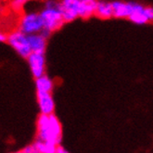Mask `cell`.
<instances>
[{"instance_id": "6da1fadb", "label": "cell", "mask_w": 153, "mask_h": 153, "mask_svg": "<svg viewBox=\"0 0 153 153\" xmlns=\"http://www.w3.org/2000/svg\"><path fill=\"white\" fill-rule=\"evenodd\" d=\"M37 138L59 146L62 140V126L55 114H40L36 122Z\"/></svg>"}, {"instance_id": "7a4b0ae2", "label": "cell", "mask_w": 153, "mask_h": 153, "mask_svg": "<svg viewBox=\"0 0 153 153\" xmlns=\"http://www.w3.org/2000/svg\"><path fill=\"white\" fill-rule=\"evenodd\" d=\"M48 7H45L39 12L42 18V22L44 25V29L48 30L49 32H55L61 28L64 24V20L62 17L61 11L59 10V6Z\"/></svg>"}, {"instance_id": "3957f363", "label": "cell", "mask_w": 153, "mask_h": 153, "mask_svg": "<svg viewBox=\"0 0 153 153\" xmlns=\"http://www.w3.org/2000/svg\"><path fill=\"white\" fill-rule=\"evenodd\" d=\"M7 43L16 51L18 55L23 59H27L32 53L28 34L24 33L19 29L8 34Z\"/></svg>"}, {"instance_id": "277c9868", "label": "cell", "mask_w": 153, "mask_h": 153, "mask_svg": "<svg viewBox=\"0 0 153 153\" xmlns=\"http://www.w3.org/2000/svg\"><path fill=\"white\" fill-rule=\"evenodd\" d=\"M44 29L42 18L38 12H27L20 21L19 30L26 34L40 33Z\"/></svg>"}, {"instance_id": "5b68a950", "label": "cell", "mask_w": 153, "mask_h": 153, "mask_svg": "<svg viewBox=\"0 0 153 153\" xmlns=\"http://www.w3.org/2000/svg\"><path fill=\"white\" fill-rule=\"evenodd\" d=\"M33 76L36 79L45 74L46 71V57L45 53L32 52L26 59Z\"/></svg>"}, {"instance_id": "8992f818", "label": "cell", "mask_w": 153, "mask_h": 153, "mask_svg": "<svg viewBox=\"0 0 153 153\" xmlns=\"http://www.w3.org/2000/svg\"><path fill=\"white\" fill-rule=\"evenodd\" d=\"M59 6L65 22H71L79 17L78 0H61Z\"/></svg>"}, {"instance_id": "52a82bcc", "label": "cell", "mask_w": 153, "mask_h": 153, "mask_svg": "<svg viewBox=\"0 0 153 153\" xmlns=\"http://www.w3.org/2000/svg\"><path fill=\"white\" fill-rule=\"evenodd\" d=\"M37 104L41 114L50 115L55 111V100L51 95L48 92H36Z\"/></svg>"}, {"instance_id": "ba28073f", "label": "cell", "mask_w": 153, "mask_h": 153, "mask_svg": "<svg viewBox=\"0 0 153 153\" xmlns=\"http://www.w3.org/2000/svg\"><path fill=\"white\" fill-rule=\"evenodd\" d=\"M128 20L137 25H144L149 22L147 15L146 7H144L139 3L133 2L132 12L128 18Z\"/></svg>"}, {"instance_id": "9c48e42d", "label": "cell", "mask_w": 153, "mask_h": 153, "mask_svg": "<svg viewBox=\"0 0 153 153\" xmlns=\"http://www.w3.org/2000/svg\"><path fill=\"white\" fill-rule=\"evenodd\" d=\"M113 8V17L118 19H128L132 12L133 2H123L120 0L111 2Z\"/></svg>"}, {"instance_id": "30bf717a", "label": "cell", "mask_w": 153, "mask_h": 153, "mask_svg": "<svg viewBox=\"0 0 153 153\" xmlns=\"http://www.w3.org/2000/svg\"><path fill=\"white\" fill-rule=\"evenodd\" d=\"M98 0H78V13L79 17L89 18L96 13Z\"/></svg>"}, {"instance_id": "8fae6325", "label": "cell", "mask_w": 153, "mask_h": 153, "mask_svg": "<svg viewBox=\"0 0 153 153\" xmlns=\"http://www.w3.org/2000/svg\"><path fill=\"white\" fill-rule=\"evenodd\" d=\"M32 52L45 53L47 48V38L41 33H36L28 35Z\"/></svg>"}, {"instance_id": "7c38bea8", "label": "cell", "mask_w": 153, "mask_h": 153, "mask_svg": "<svg viewBox=\"0 0 153 153\" xmlns=\"http://www.w3.org/2000/svg\"><path fill=\"white\" fill-rule=\"evenodd\" d=\"M95 15L104 20L111 19V17H113V8L111 2L105 1V0H98Z\"/></svg>"}, {"instance_id": "4fadbf2b", "label": "cell", "mask_w": 153, "mask_h": 153, "mask_svg": "<svg viewBox=\"0 0 153 153\" xmlns=\"http://www.w3.org/2000/svg\"><path fill=\"white\" fill-rule=\"evenodd\" d=\"M35 88H36V92H48L51 93L54 86L53 81L50 77L44 74L43 76L35 79Z\"/></svg>"}, {"instance_id": "5bb4252c", "label": "cell", "mask_w": 153, "mask_h": 153, "mask_svg": "<svg viewBox=\"0 0 153 153\" xmlns=\"http://www.w3.org/2000/svg\"><path fill=\"white\" fill-rule=\"evenodd\" d=\"M33 144L35 145V147L37 148L40 153H56L57 148H58L56 144L49 142V141L41 140L38 138H36V140L33 142Z\"/></svg>"}, {"instance_id": "9a60e30c", "label": "cell", "mask_w": 153, "mask_h": 153, "mask_svg": "<svg viewBox=\"0 0 153 153\" xmlns=\"http://www.w3.org/2000/svg\"><path fill=\"white\" fill-rule=\"evenodd\" d=\"M29 1H30V0H12L11 7L15 10H20Z\"/></svg>"}, {"instance_id": "2e32d148", "label": "cell", "mask_w": 153, "mask_h": 153, "mask_svg": "<svg viewBox=\"0 0 153 153\" xmlns=\"http://www.w3.org/2000/svg\"><path fill=\"white\" fill-rule=\"evenodd\" d=\"M21 151H22V153H40L33 143L31 144V145L24 147Z\"/></svg>"}, {"instance_id": "e0dca14e", "label": "cell", "mask_w": 153, "mask_h": 153, "mask_svg": "<svg viewBox=\"0 0 153 153\" xmlns=\"http://www.w3.org/2000/svg\"><path fill=\"white\" fill-rule=\"evenodd\" d=\"M147 15L149 22H153V7H146Z\"/></svg>"}, {"instance_id": "ac0fdd59", "label": "cell", "mask_w": 153, "mask_h": 153, "mask_svg": "<svg viewBox=\"0 0 153 153\" xmlns=\"http://www.w3.org/2000/svg\"><path fill=\"white\" fill-rule=\"evenodd\" d=\"M56 153H70V152H69L64 147H62L61 145H59V146H58V148H57Z\"/></svg>"}, {"instance_id": "d6986e66", "label": "cell", "mask_w": 153, "mask_h": 153, "mask_svg": "<svg viewBox=\"0 0 153 153\" xmlns=\"http://www.w3.org/2000/svg\"><path fill=\"white\" fill-rule=\"evenodd\" d=\"M7 38H8V35L4 33H0V41L2 43H5V42H7Z\"/></svg>"}, {"instance_id": "ffe728a7", "label": "cell", "mask_w": 153, "mask_h": 153, "mask_svg": "<svg viewBox=\"0 0 153 153\" xmlns=\"http://www.w3.org/2000/svg\"><path fill=\"white\" fill-rule=\"evenodd\" d=\"M40 33H42V34L44 35V36L47 38V39H48V37L49 36V35L51 34V32H49L48 30H46V29H43Z\"/></svg>"}, {"instance_id": "44dd1931", "label": "cell", "mask_w": 153, "mask_h": 153, "mask_svg": "<svg viewBox=\"0 0 153 153\" xmlns=\"http://www.w3.org/2000/svg\"><path fill=\"white\" fill-rule=\"evenodd\" d=\"M12 153H22V151H16V152H12Z\"/></svg>"}]
</instances>
